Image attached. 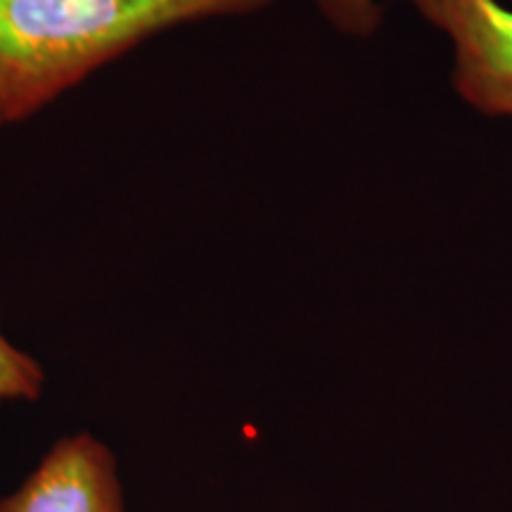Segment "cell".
Segmentation results:
<instances>
[{"label":"cell","mask_w":512,"mask_h":512,"mask_svg":"<svg viewBox=\"0 0 512 512\" xmlns=\"http://www.w3.org/2000/svg\"><path fill=\"white\" fill-rule=\"evenodd\" d=\"M0 512H124L112 453L88 434L57 441Z\"/></svg>","instance_id":"obj_3"},{"label":"cell","mask_w":512,"mask_h":512,"mask_svg":"<svg viewBox=\"0 0 512 512\" xmlns=\"http://www.w3.org/2000/svg\"><path fill=\"white\" fill-rule=\"evenodd\" d=\"M43 370L34 358L19 351L0 330V399L36 401L41 396Z\"/></svg>","instance_id":"obj_4"},{"label":"cell","mask_w":512,"mask_h":512,"mask_svg":"<svg viewBox=\"0 0 512 512\" xmlns=\"http://www.w3.org/2000/svg\"><path fill=\"white\" fill-rule=\"evenodd\" d=\"M273 0H0V126L19 124L147 38Z\"/></svg>","instance_id":"obj_1"},{"label":"cell","mask_w":512,"mask_h":512,"mask_svg":"<svg viewBox=\"0 0 512 512\" xmlns=\"http://www.w3.org/2000/svg\"><path fill=\"white\" fill-rule=\"evenodd\" d=\"M316 5L344 34L370 36L382 24V8L375 0H316Z\"/></svg>","instance_id":"obj_5"},{"label":"cell","mask_w":512,"mask_h":512,"mask_svg":"<svg viewBox=\"0 0 512 512\" xmlns=\"http://www.w3.org/2000/svg\"><path fill=\"white\" fill-rule=\"evenodd\" d=\"M456 48L453 86L491 117H512V10L498 0H413Z\"/></svg>","instance_id":"obj_2"}]
</instances>
